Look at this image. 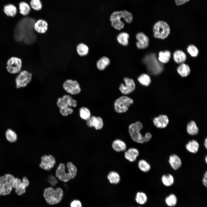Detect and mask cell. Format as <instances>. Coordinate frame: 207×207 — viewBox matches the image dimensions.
<instances>
[{
	"instance_id": "cell-1",
	"label": "cell",
	"mask_w": 207,
	"mask_h": 207,
	"mask_svg": "<svg viewBox=\"0 0 207 207\" xmlns=\"http://www.w3.org/2000/svg\"><path fill=\"white\" fill-rule=\"evenodd\" d=\"M35 20L30 17H24L18 23L15 30V37L18 41H23L30 44L35 41L36 36L34 32Z\"/></svg>"
},
{
	"instance_id": "cell-2",
	"label": "cell",
	"mask_w": 207,
	"mask_h": 207,
	"mask_svg": "<svg viewBox=\"0 0 207 207\" xmlns=\"http://www.w3.org/2000/svg\"><path fill=\"white\" fill-rule=\"evenodd\" d=\"M133 18V15L131 12L126 10H123L113 12L110 16V20L112 26L116 29L120 30L123 28L124 26L121 19H123L127 23H130Z\"/></svg>"
},
{
	"instance_id": "cell-3",
	"label": "cell",
	"mask_w": 207,
	"mask_h": 207,
	"mask_svg": "<svg viewBox=\"0 0 207 207\" xmlns=\"http://www.w3.org/2000/svg\"><path fill=\"white\" fill-rule=\"evenodd\" d=\"M66 167L68 172L65 171V164L63 163H60L55 172L56 177L61 181L64 182H67L74 179L76 176L77 171L76 167L71 162H68Z\"/></svg>"
},
{
	"instance_id": "cell-4",
	"label": "cell",
	"mask_w": 207,
	"mask_h": 207,
	"mask_svg": "<svg viewBox=\"0 0 207 207\" xmlns=\"http://www.w3.org/2000/svg\"><path fill=\"white\" fill-rule=\"evenodd\" d=\"M154 36L156 38L164 39L168 37L170 32V27L168 24L163 21L156 22L153 27Z\"/></svg>"
},
{
	"instance_id": "cell-5",
	"label": "cell",
	"mask_w": 207,
	"mask_h": 207,
	"mask_svg": "<svg viewBox=\"0 0 207 207\" xmlns=\"http://www.w3.org/2000/svg\"><path fill=\"white\" fill-rule=\"evenodd\" d=\"M133 102V100L132 98L126 95L122 96L115 101L114 109L117 113H124L128 111L129 108Z\"/></svg>"
},
{
	"instance_id": "cell-6",
	"label": "cell",
	"mask_w": 207,
	"mask_h": 207,
	"mask_svg": "<svg viewBox=\"0 0 207 207\" xmlns=\"http://www.w3.org/2000/svg\"><path fill=\"white\" fill-rule=\"evenodd\" d=\"M143 127L142 124L139 121L131 124L129 127V132L132 139L140 143H144L143 136L140 132Z\"/></svg>"
},
{
	"instance_id": "cell-7",
	"label": "cell",
	"mask_w": 207,
	"mask_h": 207,
	"mask_svg": "<svg viewBox=\"0 0 207 207\" xmlns=\"http://www.w3.org/2000/svg\"><path fill=\"white\" fill-rule=\"evenodd\" d=\"M15 178L12 175L9 174L0 176V187L2 195H7L11 193L13 188L12 184Z\"/></svg>"
},
{
	"instance_id": "cell-8",
	"label": "cell",
	"mask_w": 207,
	"mask_h": 207,
	"mask_svg": "<svg viewBox=\"0 0 207 207\" xmlns=\"http://www.w3.org/2000/svg\"><path fill=\"white\" fill-rule=\"evenodd\" d=\"M32 74L26 70L21 71L15 79L16 87L18 88L26 87L31 81Z\"/></svg>"
},
{
	"instance_id": "cell-9",
	"label": "cell",
	"mask_w": 207,
	"mask_h": 207,
	"mask_svg": "<svg viewBox=\"0 0 207 207\" xmlns=\"http://www.w3.org/2000/svg\"><path fill=\"white\" fill-rule=\"evenodd\" d=\"M62 87L64 90L70 95H77L81 91L80 85L76 80L67 79L64 82Z\"/></svg>"
},
{
	"instance_id": "cell-10",
	"label": "cell",
	"mask_w": 207,
	"mask_h": 207,
	"mask_svg": "<svg viewBox=\"0 0 207 207\" xmlns=\"http://www.w3.org/2000/svg\"><path fill=\"white\" fill-rule=\"evenodd\" d=\"M22 64V61L20 58L12 57L7 62L6 69L11 74L18 73L21 71Z\"/></svg>"
},
{
	"instance_id": "cell-11",
	"label": "cell",
	"mask_w": 207,
	"mask_h": 207,
	"mask_svg": "<svg viewBox=\"0 0 207 207\" xmlns=\"http://www.w3.org/2000/svg\"><path fill=\"white\" fill-rule=\"evenodd\" d=\"M124 84L122 83L119 87V90L123 95H127L132 93L135 89L136 85L133 79L128 77L124 78Z\"/></svg>"
},
{
	"instance_id": "cell-12",
	"label": "cell",
	"mask_w": 207,
	"mask_h": 207,
	"mask_svg": "<svg viewBox=\"0 0 207 207\" xmlns=\"http://www.w3.org/2000/svg\"><path fill=\"white\" fill-rule=\"evenodd\" d=\"M41 162L39 166L41 168L46 170H50L54 166L56 161L54 157L52 155H44L41 158Z\"/></svg>"
},
{
	"instance_id": "cell-13",
	"label": "cell",
	"mask_w": 207,
	"mask_h": 207,
	"mask_svg": "<svg viewBox=\"0 0 207 207\" xmlns=\"http://www.w3.org/2000/svg\"><path fill=\"white\" fill-rule=\"evenodd\" d=\"M86 121V124L88 126L94 127L96 130L101 129L103 126V120L99 116H91Z\"/></svg>"
},
{
	"instance_id": "cell-14",
	"label": "cell",
	"mask_w": 207,
	"mask_h": 207,
	"mask_svg": "<svg viewBox=\"0 0 207 207\" xmlns=\"http://www.w3.org/2000/svg\"><path fill=\"white\" fill-rule=\"evenodd\" d=\"M136 37L138 41L136 43V46L140 49H145L149 46V39L143 32L137 33Z\"/></svg>"
},
{
	"instance_id": "cell-15",
	"label": "cell",
	"mask_w": 207,
	"mask_h": 207,
	"mask_svg": "<svg viewBox=\"0 0 207 207\" xmlns=\"http://www.w3.org/2000/svg\"><path fill=\"white\" fill-rule=\"evenodd\" d=\"M34 29L39 33H45L48 30V23L43 19H39L35 21L34 26Z\"/></svg>"
},
{
	"instance_id": "cell-16",
	"label": "cell",
	"mask_w": 207,
	"mask_h": 207,
	"mask_svg": "<svg viewBox=\"0 0 207 207\" xmlns=\"http://www.w3.org/2000/svg\"><path fill=\"white\" fill-rule=\"evenodd\" d=\"M72 99L70 95H64L62 97L57 98V105L59 108L66 107H71V103Z\"/></svg>"
},
{
	"instance_id": "cell-17",
	"label": "cell",
	"mask_w": 207,
	"mask_h": 207,
	"mask_svg": "<svg viewBox=\"0 0 207 207\" xmlns=\"http://www.w3.org/2000/svg\"><path fill=\"white\" fill-rule=\"evenodd\" d=\"M169 122L168 116L165 115H161L155 118L153 120V123L157 128L163 129L165 128Z\"/></svg>"
},
{
	"instance_id": "cell-18",
	"label": "cell",
	"mask_w": 207,
	"mask_h": 207,
	"mask_svg": "<svg viewBox=\"0 0 207 207\" xmlns=\"http://www.w3.org/2000/svg\"><path fill=\"white\" fill-rule=\"evenodd\" d=\"M168 162L171 167L175 170H177L181 166L182 162L179 157L175 154H172L169 157Z\"/></svg>"
},
{
	"instance_id": "cell-19",
	"label": "cell",
	"mask_w": 207,
	"mask_h": 207,
	"mask_svg": "<svg viewBox=\"0 0 207 207\" xmlns=\"http://www.w3.org/2000/svg\"><path fill=\"white\" fill-rule=\"evenodd\" d=\"M63 194V191L62 188L60 187L56 188L55 189L54 194L50 205H53L60 203L62 199Z\"/></svg>"
},
{
	"instance_id": "cell-20",
	"label": "cell",
	"mask_w": 207,
	"mask_h": 207,
	"mask_svg": "<svg viewBox=\"0 0 207 207\" xmlns=\"http://www.w3.org/2000/svg\"><path fill=\"white\" fill-rule=\"evenodd\" d=\"M200 145L196 140L193 139L189 141L185 145L187 150L192 154H196L199 150Z\"/></svg>"
},
{
	"instance_id": "cell-21",
	"label": "cell",
	"mask_w": 207,
	"mask_h": 207,
	"mask_svg": "<svg viewBox=\"0 0 207 207\" xmlns=\"http://www.w3.org/2000/svg\"><path fill=\"white\" fill-rule=\"evenodd\" d=\"M139 154L138 150L135 148H131L125 153V158L129 161L133 162L136 159Z\"/></svg>"
},
{
	"instance_id": "cell-22",
	"label": "cell",
	"mask_w": 207,
	"mask_h": 207,
	"mask_svg": "<svg viewBox=\"0 0 207 207\" xmlns=\"http://www.w3.org/2000/svg\"><path fill=\"white\" fill-rule=\"evenodd\" d=\"M174 61L178 64L184 63L186 60V55L182 51L178 50L175 51L173 54Z\"/></svg>"
},
{
	"instance_id": "cell-23",
	"label": "cell",
	"mask_w": 207,
	"mask_h": 207,
	"mask_svg": "<svg viewBox=\"0 0 207 207\" xmlns=\"http://www.w3.org/2000/svg\"><path fill=\"white\" fill-rule=\"evenodd\" d=\"M113 149L117 152H121L125 151L126 148V143L122 140L117 139L114 140L112 144Z\"/></svg>"
},
{
	"instance_id": "cell-24",
	"label": "cell",
	"mask_w": 207,
	"mask_h": 207,
	"mask_svg": "<svg viewBox=\"0 0 207 207\" xmlns=\"http://www.w3.org/2000/svg\"><path fill=\"white\" fill-rule=\"evenodd\" d=\"M29 184V181L26 177H24L19 187L15 189L16 193L18 195H21L26 192V188Z\"/></svg>"
},
{
	"instance_id": "cell-25",
	"label": "cell",
	"mask_w": 207,
	"mask_h": 207,
	"mask_svg": "<svg viewBox=\"0 0 207 207\" xmlns=\"http://www.w3.org/2000/svg\"><path fill=\"white\" fill-rule=\"evenodd\" d=\"M177 70L178 73L181 76L183 77L188 76L191 71L189 66L184 63L181 64L178 67Z\"/></svg>"
},
{
	"instance_id": "cell-26",
	"label": "cell",
	"mask_w": 207,
	"mask_h": 207,
	"mask_svg": "<svg viewBox=\"0 0 207 207\" xmlns=\"http://www.w3.org/2000/svg\"><path fill=\"white\" fill-rule=\"evenodd\" d=\"M76 51L78 55L80 56H84L88 54L89 48L85 44L81 43L77 45Z\"/></svg>"
},
{
	"instance_id": "cell-27",
	"label": "cell",
	"mask_w": 207,
	"mask_h": 207,
	"mask_svg": "<svg viewBox=\"0 0 207 207\" xmlns=\"http://www.w3.org/2000/svg\"><path fill=\"white\" fill-rule=\"evenodd\" d=\"M3 11L8 16L13 17L16 16L17 9L16 6L11 4L5 5L4 7Z\"/></svg>"
},
{
	"instance_id": "cell-28",
	"label": "cell",
	"mask_w": 207,
	"mask_h": 207,
	"mask_svg": "<svg viewBox=\"0 0 207 207\" xmlns=\"http://www.w3.org/2000/svg\"><path fill=\"white\" fill-rule=\"evenodd\" d=\"M187 131L189 134L192 136L197 135L199 132L198 128L193 121H191L187 124Z\"/></svg>"
},
{
	"instance_id": "cell-29",
	"label": "cell",
	"mask_w": 207,
	"mask_h": 207,
	"mask_svg": "<svg viewBox=\"0 0 207 207\" xmlns=\"http://www.w3.org/2000/svg\"><path fill=\"white\" fill-rule=\"evenodd\" d=\"M110 63V59L107 57L103 56L101 57L97 62V66L100 70H104Z\"/></svg>"
},
{
	"instance_id": "cell-30",
	"label": "cell",
	"mask_w": 207,
	"mask_h": 207,
	"mask_svg": "<svg viewBox=\"0 0 207 207\" xmlns=\"http://www.w3.org/2000/svg\"><path fill=\"white\" fill-rule=\"evenodd\" d=\"M161 181L164 185L170 187L174 184V179L173 175L171 174H164L162 176Z\"/></svg>"
},
{
	"instance_id": "cell-31",
	"label": "cell",
	"mask_w": 207,
	"mask_h": 207,
	"mask_svg": "<svg viewBox=\"0 0 207 207\" xmlns=\"http://www.w3.org/2000/svg\"><path fill=\"white\" fill-rule=\"evenodd\" d=\"M55 189L52 187L45 188L43 192V196L46 202L50 204L54 195Z\"/></svg>"
},
{
	"instance_id": "cell-32",
	"label": "cell",
	"mask_w": 207,
	"mask_h": 207,
	"mask_svg": "<svg viewBox=\"0 0 207 207\" xmlns=\"http://www.w3.org/2000/svg\"><path fill=\"white\" fill-rule=\"evenodd\" d=\"M158 60L161 62L166 63L170 60L171 57V53L168 50L160 51L159 53Z\"/></svg>"
},
{
	"instance_id": "cell-33",
	"label": "cell",
	"mask_w": 207,
	"mask_h": 207,
	"mask_svg": "<svg viewBox=\"0 0 207 207\" xmlns=\"http://www.w3.org/2000/svg\"><path fill=\"white\" fill-rule=\"evenodd\" d=\"M129 36L128 34L125 32H122L118 34L117 37V40L120 44L126 46L129 44L128 39Z\"/></svg>"
},
{
	"instance_id": "cell-34",
	"label": "cell",
	"mask_w": 207,
	"mask_h": 207,
	"mask_svg": "<svg viewBox=\"0 0 207 207\" xmlns=\"http://www.w3.org/2000/svg\"><path fill=\"white\" fill-rule=\"evenodd\" d=\"M79 114L80 117L82 119L87 120L91 116L90 111L87 108L82 107L79 109Z\"/></svg>"
},
{
	"instance_id": "cell-35",
	"label": "cell",
	"mask_w": 207,
	"mask_h": 207,
	"mask_svg": "<svg viewBox=\"0 0 207 207\" xmlns=\"http://www.w3.org/2000/svg\"><path fill=\"white\" fill-rule=\"evenodd\" d=\"M107 178L110 183L112 184H117L120 180V177L119 174L115 171H111L109 172Z\"/></svg>"
},
{
	"instance_id": "cell-36",
	"label": "cell",
	"mask_w": 207,
	"mask_h": 207,
	"mask_svg": "<svg viewBox=\"0 0 207 207\" xmlns=\"http://www.w3.org/2000/svg\"><path fill=\"white\" fill-rule=\"evenodd\" d=\"M5 136L7 140L10 143H14L17 140L16 134L14 131L10 129H8L6 130Z\"/></svg>"
},
{
	"instance_id": "cell-37",
	"label": "cell",
	"mask_w": 207,
	"mask_h": 207,
	"mask_svg": "<svg viewBox=\"0 0 207 207\" xmlns=\"http://www.w3.org/2000/svg\"><path fill=\"white\" fill-rule=\"evenodd\" d=\"M19 5L20 12L21 14L26 16L29 14L30 10V7L28 3L22 1L19 3Z\"/></svg>"
},
{
	"instance_id": "cell-38",
	"label": "cell",
	"mask_w": 207,
	"mask_h": 207,
	"mask_svg": "<svg viewBox=\"0 0 207 207\" xmlns=\"http://www.w3.org/2000/svg\"><path fill=\"white\" fill-rule=\"evenodd\" d=\"M137 80L139 83L145 86H148L151 83V78L149 75L142 74L138 78Z\"/></svg>"
},
{
	"instance_id": "cell-39",
	"label": "cell",
	"mask_w": 207,
	"mask_h": 207,
	"mask_svg": "<svg viewBox=\"0 0 207 207\" xmlns=\"http://www.w3.org/2000/svg\"><path fill=\"white\" fill-rule=\"evenodd\" d=\"M135 200L137 203L143 205L145 204L147 201V196L144 193L139 192L136 195Z\"/></svg>"
},
{
	"instance_id": "cell-40",
	"label": "cell",
	"mask_w": 207,
	"mask_h": 207,
	"mask_svg": "<svg viewBox=\"0 0 207 207\" xmlns=\"http://www.w3.org/2000/svg\"><path fill=\"white\" fill-rule=\"evenodd\" d=\"M138 166L140 170L145 172H148L151 168L150 164L146 161L143 159L139 161Z\"/></svg>"
},
{
	"instance_id": "cell-41",
	"label": "cell",
	"mask_w": 207,
	"mask_h": 207,
	"mask_svg": "<svg viewBox=\"0 0 207 207\" xmlns=\"http://www.w3.org/2000/svg\"><path fill=\"white\" fill-rule=\"evenodd\" d=\"M166 204L169 206L174 207L177 204V199L176 195L173 194L170 195L165 199Z\"/></svg>"
},
{
	"instance_id": "cell-42",
	"label": "cell",
	"mask_w": 207,
	"mask_h": 207,
	"mask_svg": "<svg viewBox=\"0 0 207 207\" xmlns=\"http://www.w3.org/2000/svg\"><path fill=\"white\" fill-rule=\"evenodd\" d=\"M31 7L36 11H39L42 8V4L40 0H31L30 2Z\"/></svg>"
},
{
	"instance_id": "cell-43",
	"label": "cell",
	"mask_w": 207,
	"mask_h": 207,
	"mask_svg": "<svg viewBox=\"0 0 207 207\" xmlns=\"http://www.w3.org/2000/svg\"><path fill=\"white\" fill-rule=\"evenodd\" d=\"M187 50L188 53L193 57H195L198 55L199 51L196 47L193 45H189L187 48Z\"/></svg>"
},
{
	"instance_id": "cell-44",
	"label": "cell",
	"mask_w": 207,
	"mask_h": 207,
	"mask_svg": "<svg viewBox=\"0 0 207 207\" xmlns=\"http://www.w3.org/2000/svg\"><path fill=\"white\" fill-rule=\"evenodd\" d=\"M60 113L63 116H66L72 114L73 112L72 108L66 107L59 108Z\"/></svg>"
},
{
	"instance_id": "cell-45",
	"label": "cell",
	"mask_w": 207,
	"mask_h": 207,
	"mask_svg": "<svg viewBox=\"0 0 207 207\" xmlns=\"http://www.w3.org/2000/svg\"><path fill=\"white\" fill-rule=\"evenodd\" d=\"M47 180L49 183L52 186H55L58 183V181L56 177L52 175L48 176Z\"/></svg>"
},
{
	"instance_id": "cell-46",
	"label": "cell",
	"mask_w": 207,
	"mask_h": 207,
	"mask_svg": "<svg viewBox=\"0 0 207 207\" xmlns=\"http://www.w3.org/2000/svg\"><path fill=\"white\" fill-rule=\"evenodd\" d=\"M70 207H82L81 202L79 200H72L70 203Z\"/></svg>"
},
{
	"instance_id": "cell-47",
	"label": "cell",
	"mask_w": 207,
	"mask_h": 207,
	"mask_svg": "<svg viewBox=\"0 0 207 207\" xmlns=\"http://www.w3.org/2000/svg\"><path fill=\"white\" fill-rule=\"evenodd\" d=\"M21 181L20 179L15 178L12 184L13 188L15 189L17 188L20 184Z\"/></svg>"
},
{
	"instance_id": "cell-48",
	"label": "cell",
	"mask_w": 207,
	"mask_h": 207,
	"mask_svg": "<svg viewBox=\"0 0 207 207\" xmlns=\"http://www.w3.org/2000/svg\"><path fill=\"white\" fill-rule=\"evenodd\" d=\"M143 137L144 142H147L149 141L152 138V135L150 133L147 132L143 136Z\"/></svg>"
},
{
	"instance_id": "cell-49",
	"label": "cell",
	"mask_w": 207,
	"mask_h": 207,
	"mask_svg": "<svg viewBox=\"0 0 207 207\" xmlns=\"http://www.w3.org/2000/svg\"><path fill=\"white\" fill-rule=\"evenodd\" d=\"M190 0H175L176 4L177 6H180L183 5Z\"/></svg>"
},
{
	"instance_id": "cell-50",
	"label": "cell",
	"mask_w": 207,
	"mask_h": 207,
	"mask_svg": "<svg viewBox=\"0 0 207 207\" xmlns=\"http://www.w3.org/2000/svg\"><path fill=\"white\" fill-rule=\"evenodd\" d=\"M207 171H206L205 172L202 179V183L204 185L207 187Z\"/></svg>"
},
{
	"instance_id": "cell-51",
	"label": "cell",
	"mask_w": 207,
	"mask_h": 207,
	"mask_svg": "<svg viewBox=\"0 0 207 207\" xmlns=\"http://www.w3.org/2000/svg\"><path fill=\"white\" fill-rule=\"evenodd\" d=\"M204 145L205 148L207 149V138H206L204 140Z\"/></svg>"
},
{
	"instance_id": "cell-52",
	"label": "cell",
	"mask_w": 207,
	"mask_h": 207,
	"mask_svg": "<svg viewBox=\"0 0 207 207\" xmlns=\"http://www.w3.org/2000/svg\"><path fill=\"white\" fill-rule=\"evenodd\" d=\"M205 162H206V163H207V156H206L205 158Z\"/></svg>"
},
{
	"instance_id": "cell-53",
	"label": "cell",
	"mask_w": 207,
	"mask_h": 207,
	"mask_svg": "<svg viewBox=\"0 0 207 207\" xmlns=\"http://www.w3.org/2000/svg\"><path fill=\"white\" fill-rule=\"evenodd\" d=\"M1 195V189L0 188V195Z\"/></svg>"
},
{
	"instance_id": "cell-54",
	"label": "cell",
	"mask_w": 207,
	"mask_h": 207,
	"mask_svg": "<svg viewBox=\"0 0 207 207\" xmlns=\"http://www.w3.org/2000/svg\"><path fill=\"white\" fill-rule=\"evenodd\" d=\"M138 207H141V206H138Z\"/></svg>"
},
{
	"instance_id": "cell-55",
	"label": "cell",
	"mask_w": 207,
	"mask_h": 207,
	"mask_svg": "<svg viewBox=\"0 0 207 207\" xmlns=\"http://www.w3.org/2000/svg\"></svg>"
}]
</instances>
